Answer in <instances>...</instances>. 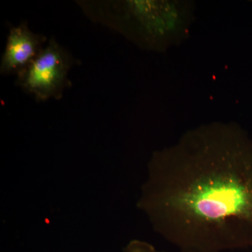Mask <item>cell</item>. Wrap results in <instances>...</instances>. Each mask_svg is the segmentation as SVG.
Listing matches in <instances>:
<instances>
[{"instance_id":"6da1fadb","label":"cell","mask_w":252,"mask_h":252,"mask_svg":"<svg viewBox=\"0 0 252 252\" xmlns=\"http://www.w3.org/2000/svg\"><path fill=\"white\" fill-rule=\"evenodd\" d=\"M137 205L180 252L252 248V140L226 126L190 132L154 154Z\"/></svg>"},{"instance_id":"7a4b0ae2","label":"cell","mask_w":252,"mask_h":252,"mask_svg":"<svg viewBox=\"0 0 252 252\" xmlns=\"http://www.w3.org/2000/svg\"><path fill=\"white\" fill-rule=\"evenodd\" d=\"M75 64L72 55L51 37L36 59L18 74L16 84L37 102L61 99L71 86L68 73Z\"/></svg>"},{"instance_id":"3957f363","label":"cell","mask_w":252,"mask_h":252,"mask_svg":"<svg viewBox=\"0 0 252 252\" xmlns=\"http://www.w3.org/2000/svg\"><path fill=\"white\" fill-rule=\"evenodd\" d=\"M46 41V36L33 32L26 22L11 28L0 63L1 75L21 74L42 51Z\"/></svg>"},{"instance_id":"277c9868","label":"cell","mask_w":252,"mask_h":252,"mask_svg":"<svg viewBox=\"0 0 252 252\" xmlns=\"http://www.w3.org/2000/svg\"><path fill=\"white\" fill-rule=\"evenodd\" d=\"M126 252H163L158 251L151 244L141 240H132L127 245Z\"/></svg>"}]
</instances>
